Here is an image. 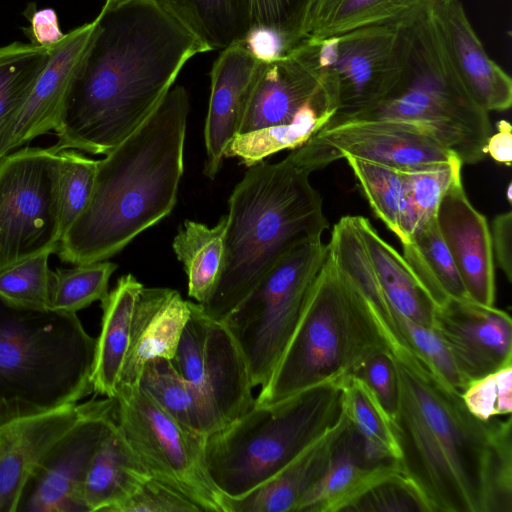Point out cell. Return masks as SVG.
<instances>
[{"label": "cell", "instance_id": "cell-9", "mask_svg": "<svg viewBox=\"0 0 512 512\" xmlns=\"http://www.w3.org/2000/svg\"><path fill=\"white\" fill-rule=\"evenodd\" d=\"M327 253L322 237L297 244L223 320L246 359L254 388L265 386L278 366L304 315Z\"/></svg>", "mask_w": 512, "mask_h": 512}, {"label": "cell", "instance_id": "cell-43", "mask_svg": "<svg viewBox=\"0 0 512 512\" xmlns=\"http://www.w3.org/2000/svg\"><path fill=\"white\" fill-rule=\"evenodd\" d=\"M312 0H249L251 30L267 29L281 40L283 54L303 41Z\"/></svg>", "mask_w": 512, "mask_h": 512}, {"label": "cell", "instance_id": "cell-49", "mask_svg": "<svg viewBox=\"0 0 512 512\" xmlns=\"http://www.w3.org/2000/svg\"><path fill=\"white\" fill-rule=\"evenodd\" d=\"M245 46L259 60L270 62L283 54L280 38L267 29H252L246 39Z\"/></svg>", "mask_w": 512, "mask_h": 512}, {"label": "cell", "instance_id": "cell-41", "mask_svg": "<svg viewBox=\"0 0 512 512\" xmlns=\"http://www.w3.org/2000/svg\"><path fill=\"white\" fill-rule=\"evenodd\" d=\"M97 166L98 160L86 157L74 149L59 152L58 187L62 237L90 199Z\"/></svg>", "mask_w": 512, "mask_h": 512}, {"label": "cell", "instance_id": "cell-3", "mask_svg": "<svg viewBox=\"0 0 512 512\" xmlns=\"http://www.w3.org/2000/svg\"><path fill=\"white\" fill-rule=\"evenodd\" d=\"M188 114L186 89L172 87L137 130L98 160L90 199L58 245L62 262L107 260L172 212Z\"/></svg>", "mask_w": 512, "mask_h": 512}, {"label": "cell", "instance_id": "cell-4", "mask_svg": "<svg viewBox=\"0 0 512 512\" xmlns=\"http://www.w3.org/2000/svg\"><path fill=\"white\" fill-rule=\"evenodd\" d=\"M310 174L287 158L248 167L228 201L220 278L198 303L207 315L223 321L282 255L322 237L329 223Z\"/></svg>", "mask_w": 512, "mask_h": 512}, {"label": "cell", "instance_id": "cell-28", "mask_svg": "<svg viewBox=\"0 0 512 512\" xmlns=\"http://www.w3.org/2000/svg\"><path fill=\"white\" fill-rule=\"evenodd\" d=\"M392 314L431 327L436 307L402 254L364 216H353Z\"/></svg>", "mask_w": 512, "mask_h": 512}, {"label": "cell", "instance_id": "cell-14", "mask_svg": "<svg viewBox=\"0 0 512 512\" xmlns=\"http://www.w3.org/2000/svg\"><path fill=\"white\" fill-rule=\"evenodd\" d=\"M115 426L114 398L80 403L78 419L32 474L17 512H86L83 486L88 468Z\"/></svg>", "mask_w": 512, "mask_h": 512}, {"label": "cell", "instance_id": "cell-19", "mask_svg": "<svg viewBox=\"0 0 512 512\" xmlns=\"http://www.w3.org/2000/svg\"><path fill=\"white\" fill-rule=\"evenodd\" d=\"M436 222L468 297L479 304L493 306L495 261L490 226L469 201L462 178L453 183L442 199Z\"/></svg>", "mask_w": 512, "mask_h": 512}, {"label": "cell", "instance_id": "cell-34", "mask_svg": "<svg viewBox=\"0 0 512 512\" xmlns=\"http://www.w3.org/2000/svg\"><path fill=\"white\" fill-rule=\"evenodd\" d=\"M402 249V256L436 307L450 298L470 299L436 217L402 243Z\"/></svg>", "mask_w": 512, "mask_h": 512}, {"label": "cell", "instance_id": "cell-1", "mask_svg": "<svg viewBox=\"0 0 512 512\" xmlns=\"http://www.w3.org/2000/svg\"><path fill=\"white\" fill-rule=\"evenodd\" d=\"M55 133L104 154L137 130L203 45L155 0H106Z\"/></svg>", "mask_w": 512, "mask_h": 512}, {"label": "cell", "instance_id": "cell-12", "mask_svg": "<svg viewBox=\"0 0 512 512\" xmlns=\"http://www.w3.org/2000/svg\"><path fill=\"white\" fill-rule=\"evenodd\" d=\"M346 155L398 170L459 159L427 131L405 122L384 119L326 124L286 158L312 173Z\"/></svg>", "mask_w": 512, "mask_h": 512}, {"label": "cell", "instance_id": "cell-44", "mask_svg": "<svg viewBox=\"0 0 512 512\" xmlns=\"http://www.w3.org/2000/svg\"><path fill=\"white\" fill-rule=\"evenodd\" d=\"M460 394L466 408L479 419L510 415L512 365L472 380Z\"/></svg>", "mask_w": 512, "mask_h": 512}, {"label": "cell", "instance_id": "cell-22", "mask_svg": "<svg viewBox=\"0 0 512 512\" xmlns=\"http://www.w3.org/2000/svg\"><path fill=\"white\" fill-rule=\"evenodd\" d=\"M265 63L245 45L222 50L213 63L204 128V174L211 180L220 170L227 146L239 133L252 88Z\"/></svg>", "mask_w": 512, "mask_h": 512}, {"label": "cell", "instance_id": "cell-33", "mask_svg": "<svg viewBox=\"0 0 512 512\" xmlns=\"http://www.w3.org/2000/svg\"><path fill=\"white\" fill-rule=\"evenodd\" d=\"M226 215L216 225L185 220L173 239L172 247L182 262L188 282V295L205 302L220 278L225 253Z\"/></svg>", "mask_w": 512, "mask_h": 512}, {"label": "cell", "instance_id": "cell-46", "mask_svg": "<svg viewBox=\"0 0 512 512\" xmlns=\"http://www.w3.org/2000/svg\"><path fill=\"white\" fill-rule=\"evenodd\" d=\"M115 512H201L187 496L151 476Z\"/></svg>", "mask_w": 512, "mask_h": 512}, {"label": "cell", "instance_id": "cell-39", "mask_svg": "<svg viewBox=\"0 0 512 512\" xmlns=\"http://www.w3.org/2000/svg\"><path fill=\"white\" fill-rule=\"evenodd\" d=\"M117 267V264L104 260L52 271L50 309L76 313L103 300L109 292V279Z\"/></svg>", "mask_w": 512, "mask_h": 512}, {"label": "cell", "instance_id": "cell-17", "mask_svg": "<svg viewBox=\"0 0 512 512\" xmlns=\"http://www.w3.org/2000/svg\"><path fill=\"white\" fill-rule=\"evenodd\" d=\"M431 328L448 347L468 384L512 365V320L494 305L450 298L434 308Z\"/></svg>", "mask_w": 512, "mask_h": 512}, {"label": "cell", "instance_id": "cell-21", "mask_svg": "<svg viewBox=\"0 0 512 512\" xmlns=\"http://www.w3.org/2000/svg\"><path fill=\"white\" fill-rule=\"evenodd\" d=\"M79 415L70 403L0 424V512H17L32 474Z\"/></svg>", "mask_w": 512, "mask_h": 512}, {"label": "cell", "instance_id": "cell-26", "mask_svg": "<svg viewBox=\"0 0 512 512\" xmlns=\"http://www.w3.org/2000/svg\"><path fill=\"white\" fill-rule=\"evenodd\" d=\"M436 0H312L303 41H320L375 25H407ZM302 41V42H303Z\"/></svg>", "mask_w": 512, "mask_h": 512}, {"label": "cell", "instance_id": "cell-11", "mask_svg": "<svg viewBox=\"0 0 512 512\" xmlns=\"http://www.w3.org/2000/svg\"><path fill=\"white\" fill-rule=\"evenodd\" d=\"M59 151L26 147L0 159V272L62 238Z\"/></svg>", "mask_w": 512, "mask_h": 512}, {"label": "cell", "instance_id": "cell-25", "mask_svg": "<svg viewBox=\"0 0 512 512\" xmlns=\"http://www.w3.org/2000/svg\"><path fill=\"white\" fill-rule=\"evenodd\" d=\"M399 472L396 461L372 463L365 459L362 441L349 421L328 470L297 512L348 511L369 489Z\"/></svg>", "mask_w": 512, "mask_h": 512}, {"label": "cell", "instance_id": "cell-45", "mask_svg": "<svg viewBox=\"0 0 512 512\" xmlns=\"http://www.w3.org/2000/svg\"><path fill=\"white\" fill-rule=\"evenodd\" d=\"M348 511H426L423 501L401 472L369 489Z\"/></svg>", "mask_w": 512, "mask_h": 512}, {"label": "cell", "instance_id": "cell-29", "mask_svg": "<svg viewBox=\"0 0 512 512\" xmlns=\"http://www.w3.org/2000/svg\"><path fill=\"white\" fill-rule=\"evenodd\" d=\"M149 477L116 425L88 468L83 486L86 512H115Z\"/></svg>", "mask_w": 512, "mask_h": 512}, {"label": "cell", "instance_id": "cell-40", "mask_svg": "<svg viewBox=\"0 0 512 512\" xmlns=\"http://www.w3.org/2000/svg\"><path fill=\"white\" fill-rule=\"evenodd\" d=\"M44 252L23 260L0 272V297L21 308L51 310L52 271Z\"/></svg>", "mask_w": 512, "mask_h": 512}, {"label": "cell", "instance_id": "cell-20", "mask_svg": "<svg viewBox=\"0 0 512 512\" xmlns=\"http://www.w3.org/2000/svg\"><path fill=\"white\" fill-rule=\"evenodd\" d=\"M431 18L447 56L476 102L487 112L512 104L510 76L487 54L460 0H436Z\"/></svg>", "mask_w": 512, "mask_h": 512}, {"label": "cell", "instance_id": "cell-10", "mask_svg": "<svg viewBox=\"0 0 512 512\" xmlns=\"http://www.w3.org/2000/svg\"><path fill=\"white\" fill-rule=\"evenodd\" d=\"M116 425L152 478L181 492L201 511L228 512L227 496L211 480L205 436L174 420L137 386H119Z\"/></svg>", "mask_w": 512, "mask_h": 512}, {"label": "cell", "instance_id": "cell-37", "mask_svg": "<svg viewBox=\"0 0 512 512\" xmlns=\"http://www.w3.org/2000/svg\"><path fill=\"white\" fill-rule=\"evenodd\" d=\"M49 58V46L19 41L0 46V134L29 94Z\"/></svg>", "mask_w": 512, "mask_h": 512}, {"label": "cell", "instance_id": "cell-47", "mask_svg": "<svg viewBox=\"0 0 512 512\" xmlns=\"http://www.w3.org/2000/svg\"><path fill=\"white\" fill-rule=\"evenodd\" d=\"M374 392L391 417L396 409L398 386L391 353H380L365 361L354 373Z\"/></svg>", "mask_w": 512, "mask_h": 512}, {"label": "cell", "instance_id": "cell-32", "mask_svg": "<svg viewBox=\"0 0 512 512\" xmlns=\"http://www.w3.org/2000/svg\"><path fill=\"white\" fill-rule=\"evenodd\" d=\"M138 386L185 428L205 437L222 429L204 396L171 360L149 361L143 367Z\"/></svg>", "mask_w": 512, "mask_h": 512}, {"label": "cell", "instance_id": "cell-23", "mask_svg": "<svg viewBox=\"0 0 512 512\" xmlns=\"http://www.w3.org/2000/svg\"><path fill=\"white\" fill-rule=\"evenodd\" d=\"M190 313L189 301L177 290L143 287L132 318L119 386H137L149 361L174 357Z\"/></svg>", "mask_w": 512, "mask_h": 512}, {"label": "cell", "instance_id": "cell-30", "mask_svg": "<svg viewBox=\"0 0 512 512\" xmlns=\"http://www.w3.org/2000/svg\"><path fill=\"white\" fill-rule=\"evenodd\" d=\"M336 93L326 78L324 89L304 105L292 121L237 134L225 151L251 167L279 151L294 150L306 143L336 114Z\"/></svg>", "mask_w": 512, "mask_h": 512}, {"label": "cell", "instance_id": "cell-38", "mask_svg": "<svg viewBox=\"0 0 512 512\" xmlns=\"http://www.w3.org/2000/svg\"><path fill=\"white\" fill-rule=\"evenodd\" d=\"M463 163H449L401 170L408 204L409 240L436 217L438 207L455 181L462 178Z\"/></svg>", "mask_w": 512, "mask_h": 512}, {"label": "cell", "instance_id": "cell-36", "mask_svg": "<svg viewBox=\"0 0 512 512\" xmlns=\"http://www.w3.org/2000/svg\"><path fill=\"white\" fill-rule=\"evenodd\" d=\"M375 215L400 243L409 241L408 204L401 170L344 156Z\"/></svg>", "mask_w": 512, "mask_h": 512}, {"label": "cell", "instance_id": "cell-52", "mask_svg": "<svg viewBox=\"0 0 512 512\" xmlns=\"http://www.w3.org/2000/svg\"><path fill=\"white\" fill-rule=\"evenodd\" d=\"M339 54V37H330L318 43V62L322 69L332 68Z\"/></svg>", "mask_w": 512, "mask_h": 512}, {"label": "cell", "instance_id": "cell-27", "mask_svg": "<svg viewBox=\"0 0 512 512\" xmlns=\"http://www.w3.org/2000/svg\"><path fill=\"white\" fill-rule=\"evenodd\" d=\"M143 284L134 275L121 276L101 300V331L96 338L92 370L93 392L115 398L129 346L131 323Z\"/></svg>", "mask_w": 512, "mask_h": 512}, {"label": "cell", "instance_id": "cell-18", "mask_svg": "<svg viewBox=\"0 0 512 512\" xmlns=\"http://www.w3.org/2000/svg\"><path fill=\"white\" fill-rule=\"evenodd\" d=\"M325 84L326 70L318 62V44L301 42L264 64L252 88L239 133L289 123Z\"/></svg>", "mask_w": 512, "mask_h": 512}, {"label": "cell", "instance_id": "cell-2", "mask_svg": "<svg viewBox=\"0 0 512 512\" xmlns=\"http://www.w3.org/2000/svg\"><path fill=\"white\" fill-rule=\"evenodd\" d=\"M396 461L427 512H512L511 414L482 420L412 352L391 354Z\"/></svg>", "mask_w": 512, "mask_h": 512}, {"label": "cell", "instance_id": "cell-50", "mask_svg": "<svg viewBox=\"0 0 512 512\" xmlns=\"http://www.w3.org/2000/svg\"><path fill=\"white\" fill-rule=\"evenodd\" d=\"M31 35L34 42L41 46H50L58 42L64 34L58 24L56 12L46 8L35 12L31 18Z\"/></svg>", "mask_w": 512, "mask_h": 512}, {"label": "cell", "instance_id": "cell-16", "mask_svg": "<svg viewBox=\"0 0 512 512\" xmlns=\"http://www.w3.org/2000/svg\"><path fill=\"white\" fill-rule=\"evenodd\" d=\"M95 19L49 46V58L29 94L0 134V159L34 138L55 131L90 47Z\"/></svg>", "mask_w": 512, "mask_h": 512}, {"label": "cell", "instance_id": "cell-15", "mask_svg": "<svg viewBox=\"0 0 512 512\" xmlns=\"http://www.w3.org/2000/svg\"><path fill=\"white\" fill-rule=\"evenodd\" d=\"M407 25L368 26L338 36V58L327 69L338 109L327 124L370 109L395 89L407 65Z\"/></svg>", "mask_w": 512, "mask_h": 512}, {"label": "cell", "instance_id": "cell-7", "mask_svg": "<svg viewBox=\"0 0 512 512\" xmlns=\"http://www.w3.org/2000/svg\"><path fill=\"white\" fill-rule=\"evenodd\" d=\"M341 380L327 381L270 405H253L205 439L204 459L228 498L256 489L339 420Z\"/></svg>", "mask_w": 512, "mask_h": 512}, {"label": "cell", "instance_id": "cell-53", "mask_svg": "<svg viewBox=\"0 0 512 512\" xmlns=\"http://www.w3.org/2000/svg\"><path fill=\"white\" fill-rule=\"evenodd\" d=\"M506 198L508 200V202L511 204L512 203V183L510 182L507 186V189H506Z\"/></svg>", "mask_w": 512, "mask_h": 512}, {"label": "cell", "instance_id": "cell-35", "mask_svg": "<svg viewBox=\"0 0 512 512\" xmlns=\"http://www.w3.org/2000/svg\"><path fill=\"white\" fill-rule=\"evenodd\" d=\"M341 389L344 412L362 441L365 459L372 463L397 461L400 448L391 417L374 392L354 374L341 380Z\"/></svg>", "mask_w": 512, "mask_h": 512}, {"label": "cell", "instance_id": "cell-13", "mask_svg": "<svg viewBox=\"0 0 512 512\" xmlns=\"http://www.w3.org/2000/svg\"><path fill=\"white\" fill-rule=\"evenodd\" d=\"M189 303L190 317L171 361L224 428L254 405L248 365L225 322L207 315L197 302Z\"/></svg>", "mask_w": 512, "mask_h": 512}, {"label": "cell", "instance_id": "cell-5", "mask_svg": "<svg viewBox=\"0 0 512 512\" xmlns=\"http://www.w3.org/2000/svg\"><path fill=\"white\" fill-rule=\"evenodd\" d=\"M413 352L392 331L371 294L328 256L285 353L254 405H270L342 380L380 353Z\"/></svg>", "mask_w": 512, "mask_h": 512}, {"label": "cell", "instance_id": "cell-8", "mask_svg": "<svg viewBox=\"0 0 512 512\" xmlns=\"http://www.w3.org/2000/svg\"><path fill=\"white\" fill-rule=\"evenodd\" d=\"M407 36L408 58L401 81L384 100L348 120L405 122L427 131L463 165L482 161L492 133L489 112L455 71L429 11L407 25Z\"/></svg>", "mask_w": 512, "mask_h": 512}, {"label": "cell", "instance_id": "cell-42", "mask_svg": "<svg viewBox=\"0 0 512 512\" xmlns=\"http://www.w3.org/2000/svg\"><path fill=\"white\" fill-rule=\"evenodd\" d=\"M395 320L414 354L436 377L461 393L468 382L439 335L431 327L420 325L406 317L397 315Z\"/></svg>", "mask_w": 512, "mask_h": 512}, {"label": "cell", "instance_id": "cell-6", "mask_svg": "<svg viewBox=\"0 0 512 512\" xmlns=\"http://www.w3.org/2000/svg\"><path fill=\"white\" fill-rule=\"evenodd\" d=\"M95 345L76 313L0 297V424L91 394Z\"/></svg>", "mask_w": 512, "mask_h": 512}, {"label": "cell", "instance_id": "cell-24", "mask_svg": "<svg viewBox=\"0 0 512 512\" xmlns=\"http://www.w3.org/2000/svg\"><path fill=\"white\" fill-rule=\"evenodd\" d=\"M349 419L339 420L271 479L242 497L228 498V512H297L324 476Z\"/></svg>", "mask_w": 512, "mask_h": 512}, {"label": "cell", "instance_id": "cell-31", "mask_svg": "<svg viewBox=\"0 0 512 512\" xmlns=\"http://www.w3.org/2000/svg\"><path fill=\"white\" fill-rule=\"evenodd\" d=\"M206 49L245 45L251 31L249 0H155Z\"/></svg>", "mask_w": 512, "mask_h": 512}, {"label": "cell", "instance_id": "cell-48", "mask_svg": "<svg viewBox=\"0 0 512 512\" xmlns=\"http://www.w3.org/2000/svg\"><path fill=\"white\" fill-rule=\"evenodd\" d=\"M494 261L503 272L508 282L512 281V212L496 215L490 227Z\"/></svg>", "mask_w": 512, "mask_h": 512}, {"label": "cell", "instance_id": "cell-51", "mask_svg": "<svg viewBox=\"0 0 512 512\" xmlns=\"http://www.w3.org/2000/svg\"><path fill=\"white\" fill-rule=\"evenodd\" d=\"M497 132L489 136L484 146V153L498 163L510 166L512 162L511 125L506 120L496 124Z\"/></svg>", "mask_w": 512, "mask_h": 512}]
</instances>
